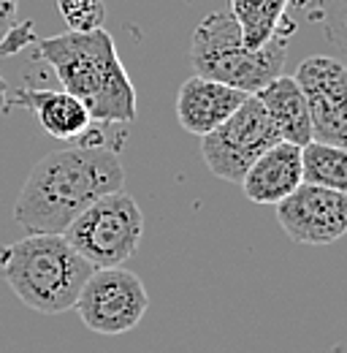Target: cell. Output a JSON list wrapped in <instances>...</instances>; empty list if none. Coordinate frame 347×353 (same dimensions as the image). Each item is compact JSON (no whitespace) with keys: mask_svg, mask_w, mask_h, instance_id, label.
I'll return each mask as SVG.
<instances>
[{"mask_svg":"<svg viewBox=\"0 0 347 353\" xmlns=\"http://www.w3.org/2000/svg\"><path fill=\"white\" fill-rule=\"evenodd\" d=\"M123 185L125 169L117 150L85 133L30 169L14 201V223L25 234H63L92 201L123 190Z\"/></svg>","mask_w":347,"mask_h":353,"instance_id":"obj_1","label":"cell"},{"mask_svg":"<svg viewBox=\"0 0 347 353\" xmlns=\"http://www.w3.org/2000/svg\"><path fill=\"white\" fill-rule=\"evenodd\" d=\"M39 52L57 74L63 90L85 103L92 123L128 125L136 120V88L109 30H68L41 39Z\"/></svg>","mask_w":347,"mask_h":353,"instance_id":"obj_2","label":"cell"},{"mask_svg":"<svg viewBox=\"0 0 347 353\" xmlns=\"http://www.w3.org/2000/svg\"><path fill=\"white\" fill-rule=\"evenodd\" d=\"M0 274L25 307L57 315L76 305L92 266L63 234H28L0 248Z\"/></svg>","mask_w":347,"mask_h":353,"instance_id":"obj_3","label":"cell"},{"mask_svg":"<svg viewBox=\"0 0 347 353\" xmlns=\"http://www.w3.org/2000/svg\"><path fill=\"white\" fill-rule=\"evenodd\" d=\"M288 36L291 30L277 33L271 41H266L258 49H250L242 41V30L231 11H212L193 30V71L198 77L255 95L260 88H266L271 79L282 74L288 57Z\"/></svg>","mask_w":347,"mask_h":353,"instance_id":"obj_4","label":"cell"},{"mask_svg":"<svg viewBox=\"0 0 347 353\" xmlns=\"http://www.w3.org/2000/svg\"><path fill=\"white\" fill-rule=\"evenodd\" d=\"M63 236L92 269L123 266L141 245L144 215L130 193L114 190L92 201Z\"/></svg>","mask_w":347,"mask_h":353,"instance_id":"obj_5","label":"cell"},{"mask_svg":"<svg viewBox=\"0 0 347 353\" xmlns=\"http://www.w3.org/2000/svg\"><path fill=\"white\" fill-rule=\"evenodd\" d=\"M277 141L282 139L271 125L263 103L255 95H247L225 123L201 136V155L212 174L239 185L255 158Z\"/></svg>","mask_w":347,"mask_h":353,"instance_id":"obj_6","label":"cell"},{"mask_svg":"<svg viewBox=\"0 0 347 353\" xmlns=\"http://www.w3.org/2000/svg\"><path fill=\"white\" fill-rule=\"evenodd\" d=\"M149 307V294L138 274L123 266L92 269L82 285L74 310L95 334L117 337L136 329Z\"/></svg>","mask_w":347,"mask_h":353,"instance_id":"obj_7","label":"cell"},{"mask_svg":"<svg viewBox=\"0 0 347 353\" xmlns=\"http://www.w3.org/2000/svg\"><path fill=\"white\" fill-rule=\"evenodd\" d=\"M296 85L302 90L312 141L347 150V63L328 54H312L296 68Z\"/></svg>","mask_w":347,"mask_h":353,"instance_id":"obj_8","label":"cell"},{"mask_svg":"<svg viewBox=\"0 0 347 353\" xmlns=\"http://www.w3.org/2000/svg\"><path fill=\"white\" fill-rule=\"evenodd\" d=\"M277 223L296 245H334L347 234V193L302 182L277 204Z\"/></svg>","mask_w":347,"mask_h":353,"instance_id":"obj_9","label":"cell"},{"mask_svg":"<svg viewBox=\"0 0 347 353\" xmlns=\"http://www.w3.org/2000/svg\"><path fill=\"white\" fill-rule=\"evenodd\" d=\"M244 98H247V92H242V90L193 74L190 79L182 82L174 109H176V120L185 131L193 136H207L209 131H215L220 123H225L242 106Z\"/></svg>","mask_w":347,"mask_h":353,"instance_id":"obj_10","label":"cell"},{"mask_svg":"<svg viewBox=\"0 0 347 353\" xmlns=\"http://www.w3.org/2000/svg\"><path fill=\"white\" fill-rule=\"evenodd\" d=\"M302 182V147L291 141H277L255 158V163L244 172L239 185L250 201L277 207Z\"/></svg>","mask_w":347,"mask_h":353,"instance_id":"obj_11","label":"cell"},{"mask_svg":"<svg viewBox=\"0 0 347 353\" xmlns=\"http://www.w3.org/2000/svg\"><path fill=\"white\" fill-rule=\"evenodd\" d=\"M11 106L28 109L43 131L60 141H76L92 128L85 103L65 90L19 88L11 92Z\"/></svg>","mask_w":347,"mask_h":353,"instance_id":"obj_12","label":"cell"},{"mask_svg":"<svg viewBox=\"0 0 347 353\" xmlns=\"http://www.w3.org/2000/svg\"><path fill=\"white\" fill-rule=\"evenodd\" d=\"M271 125L277 128L282 141H291L296 147H304L312 141V123H309V109L304 101L302 90L296 85L293 77L280 74L277 79H271L266 88L255 92Z\"/></svg>","mask_w":347,"mask_h":353,"instance_id":"obj_13","label":"cell"},{"mask_svg":"<svg viewBox=\"0 0 347 353\" xmlns=\"http://www.w3.org/2000/svg\"><path fill=\"white\" fill-rule=\"evenodd\" d=\"M288 3L291 0H231L228 11L242 30L244 46L258 49L266 41H271L277 33L285 30L293 33V25L285 17Z\"/></svg>","mask_w":347,"mask_h":353,"instance_id":"obj_14","label":"cell"},{"mask_svg":"<svg viewBox=\"0 0 347 353\" xmlns=\"http://www.w3.org/2000/svg\"><path fill=\"white\" fill-rule=\"evenodd\" d=\"M302 176L309 185L347 193V150L309 141L302 147Z\"/></svg>","mask_w":347,"mask_h":353,"instance_id":"obj_15","label":"cell"},{"mask_svg":"<svg viewBox=\"0 0 347 353\" xmlns=\"http://www.w3.org/2000/svg\"><path fill=\"white\" fill-rule=\"evenodd\" d=\"M57 11L68 30L74 33H90L103 28L106 19V3L103 0H57Z\"/></svg>","mask_w":347,"mask_h":353,"instance_id":"obj_16","label":"cell"},{"mask_svg":"<svg viewBox=\"0 0 347 353\" xmlns=\"http://www.w3.org/2000/svg\"><path fill=\"white\" fill-rule=\"evenodd\" d=\"M17 6H19V0H0V44H3L6 33L17 25Z\"/></svg>","mask_w":347,"mask_h":353,"instance_id":"obj_17","label":"cell"},{"mask_svg":"<svg viewBox=\"0 0 347 353\" xmlns=\"http://www.w3.org/2000/svg\"><path fill=\"white\" fill-rule=\"evenodd\" d=\"M0 109H11V88L0 74Z\"/></svg>","mask_w":347,"mask_h":353,"instance_id":"obj_18","label":"cell"},{"mask_svg":"<svg viewBox=\"0 0 347 353\" xmlns=\"http://www.w3.org/2000/svg\"><path fill=\"white\" fill-rule=\"evenodd\" d=\"M315 3H317V0H312V8H309V14H312V11H315Z\"/></svg>","mask_w":347,"mask_h":353,"instance_id":"obj_19","label":"cell"}]
</instances>
